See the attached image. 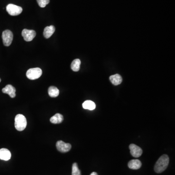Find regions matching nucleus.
I'll use <instances>...</instances> for the list:
<instances>
[{"label": "nucleus", "mask_w": 175, "mask_h": 175, "mask_svg": "<svg viewBox=\"0 0 175 175\" xmlns=\"http://www.w3.org/2000/svg\"><path fill=\"white\" fill-rule=\"evenodd\" d=\"M37 1L39 7L43 8L49 3L50 0H37Z\"/></svg>", "instance_id": "obj_19"}, {"label": "nucleus", "mask_w": 175, "mask_h": 175, "mask_svg": "<svg viewBox=\"0 0 175 175\" xmlns=\"http://www.w3.org/2000/svg\"><path fill=\"white\" fill-rule=\"evenodd\" d=\"M90 175H98V174H97V173L94 172L92 173Z\"/></svg>", "instance_id": "obj_20"}, {"label": "nucleus", "mask_w": 175, "mask_h": 175, "mask_svg": "<svg viewBox=\"0 0 175 175\" xmlns=\"http://www.w3.org/2000/svg\"><path fill=\"white\" fill-rule=\"evenodd\" d=\"M48 94L51 97H57L60 94L59 90L55 86H51L49 88Z\"/></svg>", "instance_id": "obj_16"}, {"label": "nucleus", "mask_w": 175, "mask_h": 175, "mask_svg": "<svg viewBox=\"0 0 175 175\" xmlns=\"http://www.w3.org/2000/svg\"><path fill=\"white\" fill-rule=\"evenodd\" d=\"M72 175H81V172L76 163H74L72 164Z\"/></svg>", "instance_id": "obj_18"}, {"label": "nucleus", "mask_w": 175, "mask_h": 175, "mask_svg": "<svg viewBox=\"0 0 175 175\" xmlns=\"http://www.w3.org/2000/svg\"><path fill=\"white\" fill-rule=\"evenodd\" d=\"M27 121L24 116L22 114H18L15 119V127L17 130L22 131L26 128Z\"/></svg>", "instance_id": "obj_2"}, {"label": "nucleus", "mask_w": 175, "mask_h": 175, "mask_svg": "<svg viewBox=\"0 0 175 175\" xmlns=\"http://www.w3.org/2000/svg\"><path fill=\"white\" fill-rule=\"evenodd\" d=\"M169 162V158L167 155H163L158 159L154 166V170L157 173H161L167 168Z\"/></svg>", "instance_id": "obj_1"}, {"label": "nucleus", "mask_w": 175, "mask_h": 175, "mask_svg": "<svg viewBox=\"0 0 175 175\" xmlns=\"http://www.w3.org/2000/svg\"><path fill=\"white\" fill-rule=\"evenodd\" d=\"M142 166V163L139 160H132L129 161L128 164V167L133 170H137L140 168Z\"/></svg>", "instance_id": "obj_12"}, {"label": "nucleus", "mask_w": 175, "mask_h": 175, "mask_svg": "<svg viewBox=\"0 0 175 175\" xmlns=\"http://www.w3.org/2000/svg\"><path fill=\"white\" fill-rule=\"evenodd\" d=\"M42 73V70L39 68H31L27 71V78L31 80L37 79L41 77Z\"/></svg>", "instance_id": "obj_3"}, {"label": "nucleus", "mask_w": 175, "mask_h": 175, "mask_svg": "<svg viewBox=\"0 0 175 175\" xmlns=\"http://www.w3.org/2000/svg\"><path fill=\"white\" fill-rule=\"evenodd\" d=\"M7 11L10 15L15 16L21 14L23 11V8L14 4H9L7 5Z\"/></svg>", "instance_id": "obj_4"}, {"label": "nucleus", "mask_w": 175, "mask_h": 175, "mask_svg": "<svg viewBox=\"0 0 175 175\" xmlns=\"http://www.w3.org/2000/svg\"><path fill=\"white\" fill-rule=\"evenodd\" d=\"M22 36L26 41H32L36 36V32L33 30L24 29L22 33Z\"/></svg>", "instance_id": "obj_6"}, {"label": "nucleus", "mask_w": 175, "mask_h": 175, "mask_svg": "<svg viewBox=\"0 0 175 175\" xmlns=\"http://www.w3.org/2000/svg\"><path fill=\"white\" fill-rule=\"evenodd\" d=\"M55 31V27L53 26L46 27L43 31V36L46 38H49Z\"/></svg>", "instance_id": "obj_11"}, {"label": "nucleus", "mask_w": 175, "mask_h": 175, "mask_svg": "<svg viewBox=\"0 0 175 175\" xmlns=\"http://www.w3.org/2000/svg\"><path fill=\"white\" fill-rule=\"evenodd\" d=\"M56 146L58 151L62 153L67 152L70 151L72 148L71 144L65 143L62 141H57L56 143Z\"/></svg>", "instance_id": "obj_7"}, {"label": "nucleus", "mask_w": 175, "mask_h": 175, "mask_svg": "<svg viewBox=\"0 0 175 175\" xmlns=\"http://www.w3.org/2000/svg\"><path fill=\"white\" fill-rule=\"evenodd\" d=\"M11 157V154L9 150L6 149H0V159L4 161H8Z\"/></svg>", "instance_id": "obj_10"}, {"label": "nucleus", "mask_w": 175, "mask_h": 175, "mask_svg": "<svg viewBox=\"0 0 175 175\" xmlns=\"http://www.w3.org/2000/svg\"><path fill=\"white\" fill-rule=\"evenodd\" d=\"M1 78H0V82H1Z\"/></svg>", "instance_id": "obj_21"}, {"label": "nucleus", "mask_w": 175, "mask_h": 175, "mask_svg": "<svg viewBox=\"0 0 175 175\" xmlns=\"http://www.w3.org/2000/svg\"><path fill=\"white\" fill-rule=\"evenodd\" d=\"M130 153L135 158L140 157L143 153V150L141 148L135 144H130L129 146Z\"/></svg>", "instance_id": "obj_8"}, {"label": "nucleus", "mask_w": 175, "mask_h": 175, "mask_svg": "<svg viewBox=\"0 0 175 175\" xmlns=\"http://www.w3.org/2000/svg\"><path fill=\"white\" fill-rule=\"evenodd\" d=\"M63 116L61 114L57 113L55 115L51 117L50 122L54 124H57L62 123L63 121Z\"/></svg>", "instance_id": "obj_14"}, {"label": "nucleus", "mask_w": 175, "mask_h": 175, "mask_svg": "<svg viewBox=\"0 0 175 175\" xmlns=\"http://www.w3.org/2000/svg\"><path fill=\"white\" fill-rule=\"evenodd\" d=\"M109 80L113 85L117 86V85H120L122 83L123 79L120 75L115 74V75H111L109 77Z\"/></svg>", "instance_id": "obj_13"}, {"label": "nucleus", "mask_w": 175, "mask_h": 175, "mask_svg": "<svg viewBox=\"0 0 175 175\" xmlns=\"http://www.w3.org/2000/svg\"><path fill=\"white\" fill-rule=\"evenodd\" d=\"M2 91L4 94H8L11 98L16 97V89L13 86L8 85L2 89Z\"/></svg>", "instance_id": "obj_9"}, {"label": "nucleus", "mask_w": 175, "mask_h": 175, "mask_svg": "<svg viewBox=\"0 0 175 175\" xmlns=\"http://www.w3.org/2000/svg\"><path fill=\"white\" fill-rule=\"evenodd\" d=\"M81 61L79 59H75L72 61L71 64V69L74 72H78L80 69Z\"/></svg>", "instance_id": "obj_17"}, {"label": "nucleus", "mask_w": 175, "mask_h": 175, "mask_svg": "<svg viewBox=\"0 0 175 175\" xmlns=\"http://www.w3.org/2000/svg\"><path fill=\"white\" fill-rule=\"evenodd\" d=\"M82 107L84 109L92 110L95 109L96 105L95 103L92 101L87 100L83 103Z\"/></svg>", "instance_id": "obj_15"}, {"label": "nucleus", "mask_w": 175, "mask_h": 175, "mask_svg": "<svg viewBox=\"0 0 175 175\" xmlns=\"http://www.w3.org/2000/svg\"><path fill=\"white\" fill-rule=\"evenodd\" d=\"M3 43L5 46H9L13 41V35L12 32L9 30L4 31L2 34Z\"/></svg>", "instance_id": "obj_5"}]
</instances>
